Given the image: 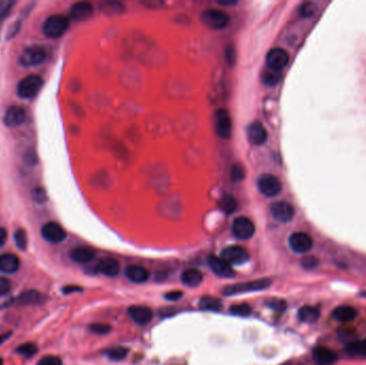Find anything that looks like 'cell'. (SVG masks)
Masks as SVG:
<instances>
[{"instance_id":"obj_1","label":"cell","mask_w":366,"mask_h":365,"mask_svg":"<svg viewBox=\"0 0 366 365\" xmlns=\"http://www.w3.org/2000/svg\"><path fill=\"white\" fill-rule=\"evenodd\" d=\"M70 26L68 17L64 15H52L45 19L42 30L45 37L51 39H57L62 37Z\"/></svg>"},{"instance_id":"obj_2","label":"cell","mask_w":366,"mask_h":365,"mask_svg":"<svg viewBox=\"0 0 366 365\" xmlns=\"http://www.w3.org/2000/svg\"><path fill=\"white\" fill-rule=\"evenodd\" d=\"M271 284H272V282L269 279H261V280H256V281H251V282L238 283L235 285L226 286L223 289V294L232 296V295H237V294H241V293H245V292H254V291L265 290L270 287Z\"/></svg>"},{"instance_id":"obj_3","label":"cell","mask_w":366,"mask_h":365,"mask_svg":"<svg viewBox=\"0 0 366 365\" xmlns=\"http://www.w3.org/2000/svg\"><path fill=\"white\" fill-rule=\"evenodd\" d=\"M200 19L203 24L213 30H222L230 24L231 18L223 10L209 9L201 13Z\"/></svg>"},{"instance_id":"obj_4","label":"cell","mask_w":366,"mask_h":365,"mask_svg":"<svg viewBox=\"0 0 366 365\" xmlns=\"http://www.w3.org/2000/svg\"><path fill=\"white\" fill-rule=\"evenodd\" d=\"M43 86V79L39 75H29L22 78L17 85V95L21 99H32L36 97Z\"/></svg>"},{"instance_id":"obj_5","label":"cell","mask_w":366,"mask_h":365,"mask_svg":"<svg viewBox=\"0 0 366 365\" xmlns=\"http://www.w3.org/2000/svg\"><path fill=\"white\" fill-rule=\"evenodd\" d=\"M45 59H47V52L44 48L39 47V45H32L22 51L19 57V63L26 67L37 66L43 63Z\"/></svg>"},{"instance_id":"obj_6","label":"cell","mask_w":366,"mask_h":365,"mask_svg":"<svg viewBox=\"0 0 366 365\" xmlns=\"http://www.w3.org/2000/svg\"><path fill=\"white\" fill-rule=\"evenodd\" d=\"M259 192L266 197H276L282 191V184L280 179L271 174L261 175L257 180Z\"/></svg>"},{"instance_id":"obj_7","label":"cell","mask_w":366,"mask_h":365,"mask_svg":"<svg viewBox=\"0 0 366 365\" xmlns=\"http://www.w3.org/2000/svg\"><path fill=\"white\" fill-rule=\"evenodd\" d=\"M232 231L239 240H248L255 234V225L246 216H238L233 222Z\"/></svg>"},{"instance_id":"obj_8","label":"cell","mask_w":366,"mask_h":365,"mask_svg":"<svg viewBox=\"0 0 366 365\" xmlns=\"http://www.w3.org/2000/svg\"><path fill=\"white\" fill-rule=\"evenodd\" d=\"M288 61L289 54L282 48L272 49L266 56V64L270 70L282 72L284 67L288 64Z\"/></svg>"},{"instance_id":"obj_9","label":"cell","mask_w":366,"mask_h":365,"mask_svg":"<svg viewBox=\"0 0 366 365\" xmlns=\"http://www.w3.org/2000/svg\"><path fill=\"white\" fill-rule=\"evenodd\" d=\"M215 129L222 140H230L233 134V122L230 112L221 108L215 112Z\"/></svg>"},{"instance_id":"obj_10","label":"cell","mask_w":366,"mask_h":365,"mask_svg":"<svg viewBox=\"0 0 366 365\" xmlns=\"http://www.w3.org/2000/svg\"><path fill=\"white\" fill-rule=\"evenodd\" d=\"M221 257L230 265H243L248 260L249 255L244 247L232 245L222 250Z\"/></svg>"},{"instance_id":"obj_11","label":"cell","mask_w":366,"mask_h":365,"mask_svg":"<svg viewBox=\"0 0 366 365\" xmlns=\"http://www.w3.org/2000/svg\"><path fill=\"white\" fill-rule=\"evenodd\" d=\"M289 246L294 253L304 254L310 252L313 247V239L310 235L299 232L293 233L289 237Z\"/></svg>"},{"instance_id":"obj_12","label":"cell","mask_w":366,"mask_h":365,"mask_svg":"<svg viewBox=\"0 0 366 365\" xmlns=\"http://www.w3.org/2000/svg\"><path fill=\"white\" fill-rule=\"evenodd\" d=\"M270 213L274 220L281 223H288L294 216V208L289 202L277 201L271 204Z\"/></svg>"},{"instance_id":"obj_13","label":"cell","mask_w":366,"mask_h":365,"mask_svg":"<svg viewBox=\"0 0 366 365\" xmlns=\"http://www.w3.org/2000/svg\"><path fill=\"white\" fill-rule=\"evenodd\" d=\"M41 235L48 242L55 243V244L63 242L66 238L65 231L58 223H55V222H50L45 224L41 230Z\"/></svg>"},{"instance_id":"obj_14","label":"cell","mask_w":366,"mask_h":365,"mask_svg":"<svg viewBox=\"0 0 366 365\" xmlns=\"http://www.w3.org/2000/svg\"><path fill=\"white\" fill-rule=\"evenodd\" d=\"M208 265L211 268V270L215 273L216 276L221 278L230 279L234 278L236 276V272L234 271L232 265L228 264L222 257H217L214 255H211L208 257Z\"/></svg>"},{"instance_id":"obj_15","label":"cell","mask_w":366,"mask_h":365,"mask_svg":"<svg viewBox=\"0 0 366 365\" xmlns=\"http://www.w3.org/2000/svg\"><path fill=\"white\" fill-rule=\"evenodd\" d=\"M248 141L256 146L264 145L268 140V133L264 124L259 121L251 122L246 130Z\"/></svg>"},{"instance_id":"obj_16","label":"cell","mask_w":366,"mask_h":365,"mask_svg":"<svg viewBox=\"0 0 366 365\" xmlns=\"http://www.w3.org/2000/svg\"><path fill=\"white\" fill-rule=\"evenodd\" d=\"M26 111L21 106L13 105L10 106L5 113L4 122L9 128H16L25 122Z\"/></svg>"},{"instance_id":"obj_17","label":"cell","mask_w":366,"mask_h":365,"mask_svg":"<svg viewBox=\"0 0 366 365\" xmlns=\"http://www.w3.org/2000/svg\"><path fill=\"white\" fill-rule=\"evenodd\" d=\"M128 314L133 321L139 325L149 324L153 318V312L151 311V309H149V307L147 306H140V305L131 306L128 310Z\"/></svg>"},{"instance_id":"obj_18","label":"cell","mask_w":366,"mask_h":365,"mask_svg":"<svg viewBox=\"0 0 366 365\" xmlns=\"http://www.w3.org/2000/svg\"><path fill=\"white\" fill-rule=\"evenodd\" d=\"M312 357L317 365H332L337 361V355L327 347H316L313 350Z\"/></svg>"},{"instance_id":"obj_19","label":"cell","mask_w":366,"mask_h":365,"mask_svg":"<svg viewBox=\"0 0 366 365\" xmlns=\"http://www.w3.org/2000/svg\"><path fill=\"white\" fill-rule=\"evenodd\" d=\"M94 14V7L89 3H76L68 11V17L74 20H86Z\"/></svg>"},{"instance_id":"obj_20","label":"cell","mask_w":366,"mask_h":365,"mask_svg":"<svg viewBox=\"0 0 366 365\" xmlns=\"http://www.w3.org/2000/svg\"><path fill=\"white\" fill-rule=\"evenodd\" d=\"M96 256V250L90 246H77L70 252V258L78 264H87Z\"/></svg>"},{"instance_id":"obj_21","label":"cell","mask_w":366,"mask_h":365,"mask_svg":"<svg viewBox=\"0 0 366 365\" xmlns=\"http://www.w3.org/2000/svg\"><path fill=\"white\" fill-rule=\"evenodd\" d=\"M20 261L19 258L12 253H5L0 255V272L14 273L19 269Z\"/></svg>"},{"instance_id":"obj_22","label":"cell","mask_w":366,"mask_h":365,"mask_svg":"<svg viewBox=\"0 0 366 365\" xmlns=\"http://www.w3.org/2000/svg\"><path fill=\"white\" fill-rule=\"evenodd\" d=\"M97 271L102 273L103 276L113 278L119 275L120 265L116 259L104 258L97 265Z\"/></svg>"},{"instance_id":"obj_23","label":"cell","mask_w":366,"mask_h":365,"mask_svg":"<svg viewBox=\"0 0 366 365\" xmlns=\"http://www.w3.org/2000/svg\"><path fill=\"white\" fill-rule=\"evenodd\" d=\"M358 311L349 305H340L332 312V317L338 323H349L356 319Z\"/></svg>"},{"instance_id":"obj_24","label":"cell","mask_w":366,"mask_h":365,"mask_svg":"<svg viewBox=\"0 0 366 365\" xmlns=\"http://www.w3.org/2000/svg\"><path fill=\"white\" fill-rule=\"evenodd\" d=\"M125 276L130 281L141 284L147 282L149 279V272L141 266H129L125 269Z\"/></svg>"},{"instance_id":"obj_25","label":"cell","mask_w":366,"mask_h":365,"mask_svg":"<svg viewBox=\"0 0 366 365\" xmlns=\"http://www.w3.org/2000/svg\"><path fill=\"white\" fill-rule=\"evenodd\" d=\"M181 282L188 287L195 288L202 282V273L197 269H188L181 275Z\"/></svg>"},{"instance_id":"obj_26","label":"cell","mask_w":366,"mask_h":365,"mask_svg":"<svg viewBox=\"0 0 366 365\" xmlns=\"http://www.w3.org/2000/svg\"><path fill=\"white\" fill-rule=\"evenodd\" d=\"M319 317H320V312L314 306L305 305V306H302L301 309L298 311V318L301 323L314 324L318 321Z\"/></svg>"},{"instance_id":"obj_27","label":"cell","mask_w":366,"mask_h":365,"mask_svg":"<svg viewBox=\"0 0 366 365\" xmlns=\"http://www.w3.org/2000/svg\"><path fill=\"white\" fill-rule=\"evenodd\" d=\"M345 352L350 357H366V344L364 340H356L345 347Z\"/></svg>"},{"instance_id":"obj_28","label":"cell","mask_w":366,"mask_h":365,"mask_svg":"<svg viewBox=\"0 0 366 365\" xmlns=\"http://www.w3.org/2000/svg\"><path fill=\"white\" fill-rule=\"evenodd\" d=\"M17 302L19 304H41L43 302V294L36 290H28L20 293Z\"/></svg>"},{"instance_id":"obj_29","label":"cell","mask_w":366,"mask_h":365,"mask_svg":"<svg viewBox=\"0 0 366 365\" xmlns=\"http://www.w3.org/2000/svg\"><path fill=\"white\" fill-rule=\"evenodd\" d=\"M219 207L226 214H232L238 209V201L231 194H225L219 201Z\"/></svg>"},{"instance_id":"obj_30","label":"cell","mask_w":366,"mask_h":365,"mask_svg":"<svg viewBox=\"0 0 366 365\" xmlns=\"http://www.w3.org/2000/svg\"><path fill=\"white\" fill-rule=\"evenodd\" d=\"M282 79V72L267 69L261 73V82L268 87H274L280 83Z\"/></svg>"},{"instance_id":"obj_31","label":"cell","mask_w":366,"mask_h":365,"mask_svg":"<svg viewBox=\"0 0 366 365\" xmlns=\"http://www.w3.org/2000/svg\"><path fill=\"white\" fill-rule=\"evenodd\" d=\"M221 300L213 298V296H203L199 301V307L203 311L219 312L222 310Z\"/></svg>"},{"instance_id":"obj_32","label":"cell","mask_w":366,"mask_h":365,"mask_svg":"<svg viewBox=\"0 0 366 365\" xmlns=\"http://www.w3.org/2000/svg\"><path fill=\"white\" fill-rule=\"evenodd\" d=\"M129 352V349L125 348V347H121V346H118V347H113V348H110L106 351V355L109 359L113 360V361H120V360H123L125 357H127Z\"/></svg>"},{"instance_id":"obj_33","label":"cell","mask_w":366,"mask_h":365,"mask_svg":"<svg viewBox=\"0 0 366 365\" xmlns=\"http://www.w3.org/2000/svg\"><path fill=\"white\" fill-rule=\"evenodd\" d=\"M317 11V6L314 3H304L299 7L298 12L303 18H311L315 15Z\"/></svg>"},{"instance_id":"obj_34","label":"cell","mask_w":366,"mask_h":365,"mask_svg":"<svg viewBox=\"0 0 366 365\" xmlns=\"http://www.w3.org/2000/svg\"><path fill=\"white\" fill-rule=\"evenodd\" d=\"M16 351L21 356H24L26 358H31L38 352V347L33 343H25V344H21Z\"/></svg>"},{"instance_id":"obj_35","label":"cell","mask_w":366,"mask_h":365,"mask_svg":"<svg viewBox=\"0 0 366 365\" xmlns=\"http://www.w3.org/2000/svg\"><path fill=\"white\" fill-rule=\"evenodd\" d=\"M100 10L107 14H118L122 12L124 8L120 3H105L101 6Z\"/></svg>"},{"instance_id":"obj_36","label":"cell","mask_w":366,"mask_h":365,"mask_svg":"<svg viewBox=\"0 0 366 365\" xmlns=\"http://www.w3.org/2000/svg\"><path fill=\"white\" fill-rule=\"evenodd\" d=\"M230 312L235 315V316H240V317H246L249 316L251 313V309L250 306L243 303V304H237V305H233L231 307Z\"/></svg>"},{"instance_id":"obj_37","label":"cell","mask_w":366,"mask_h":365,"mask_svg":"<svg viewBox=\"0 0 366 365\" xmlns=\"http://www.w3.org/2000/svg\"><path fill=\"white\" fill-rule=\"evenodd\" d=\"M14 241H15V244L16 246L24 250L26 249L27 247V235H26V232L24 230H17L14 234Z\"/></svg>"},{"instance_id":"obj_38","label":"cell","mask_w":366,"mask_h":365,"mask_svg":"<svg viewBox=\"0 0 366 365\" xmlns=\"http://www.w3.org/2000/svg\"><path fill=\"white\" fill-rule=\"evenodd\" d=\"M231 177L232 180L234 182H239L242 181L245 177V170L244 167L241 164H235L232 167V172H231Z\"/></svg>"},{"instance_id":"obj_39","label":"cell","mask_w":366,"mask_h":365,"mask_svg":"<svg viewBox=\"0 0 366 365\" xmlns=\"http://www.w3.org/2000/svg\"><path fill=\"white\" fill-rule=\"evenodd\" d=\"M338 337L340 338V340H342L344 343H346V345L352 343V341L358 340V339H356L357 335H356V333H354V331L348 330V329L340 330L339 333H338Z\"/></svg>"},{"instance_id":"obj_40","label":"cell","mask_w":366,"mask_h":365,"mask_svg":"<svg viewBox=\"0 0 366 365\" xmlns=\"http://www.w3.org/2000/svg\"><path fill=\"white\" fill-rule=\"evenodd\" d=\"M32 198L36 200L37 202H40V203H43L47 201L48 199V196H47V192H45V190L43 188H36L32 190Z\"/></svg>"},{"instance_id":"obj_41","label":"cell","mask_w":366,"mask_h":365,"mask_svg":"<svg viewBox=\"0 0 366 365\" xmlns=\"http://www.w3.org/2000/svg\"><path fill=\"white\" fill-rule=\"evenodd\" d=\"M110 327L105 324H94L90 326V330L97 334H106L110 331Z\"/></svg>"},{"instance_id":"obj_42","label":"cell","mask_w":366,"mask_h":365,"mask_svg":"<svg viewBox=\"0 0 366 365\" xmlns=\"http://www.w3.org/2000/svg\"><path fill=\"white\" fill-rule=\"evenodd\" d=\"M318 265V260L313 257V256H308V257H305L303 260H302V267L305 269V270H312L314 268H316V266Z\"/></svg>"},{"instance_id":"obj_43","label":"cell","mask_w":366,"mask_h":365,"mask_svg":"<svg viewBox=\"0 0 366 365\" xmlns=\"http://www.w3.org/2000/svg\"><path fill=\"white\" fill-rule=\"evenodd\" d=\"M269 306L271 307V309H273L274 311L282 313L286 309V302L283 301V300H280V299H274L269 303Z\"/></svg>"},{"instance_id":"obj_44","label":"cell","mask_w":366,"mask_h":365,"mask_svg":"<svg viewBox=\"0 0 366 365\" xmlns=\"http://www.w3.org/2000/svg\"><path fill=\"white\" fill-rule=\"evenodd\" d=\"M38 365H61V360L57 357L47 356L40 360Z\"/></svg>"},{"instance_id":"obj_45","label":"cell","mask_w":366,"mask_h":365,"mask_svg":"<svg viewBox=\"0 0 366 365\" xmlns=\"http://www.w3.org/2000/svg\"><path fill=\"white\" fill-rule=\"evenodd\" d=\"M11 290V282L8 279L0 278V295L7 294Z\"/></svg>"},{"instance_id":"obj_46","label":"cell","mask_w":366,"mask_h":365,"mask_svg":"<svg viewBox=\"0 0 366 365\" xmlns=\"http://www.w3.org/2000/svg\"><path fill=\"white\" fill-rule=\"evenodd\" d=\"M226 59L231 65H233L236 61V53H235V49L232 47V45L226 49Z\"/></svg>"},{"instance_id":"obj_47","label":"cell","mask_w":366,"mask_h":365,"mask_svg":"<svg viewBox=\"0 0 366 365\" xmlns=\"http://www.w3.org/2000/svg\"><path fill=\"white\" fill-rule=\"evenodd\" d=\"M182 295H183V293L181 291H178V290L170 291V292H167L165 294V299H167L169 301H176V300L180 299Z\"/></svg>"},{"instance_id":"obj_48","label":"cell","mask_w":366,"mask_h":365,"mask_svg":"<svg viewBox=\"0 0 366 365\" xmlns=\"http://www.w3.org/2000/svg\"><path fill=\"white\" fill-rule=\"evenodd\" d=\"M83 289L79 287V286H65L63 289H62V292L67 294V293H71V292H76V291H82Z\"/></svg>"},{"instance_id":"obj_49","label":"cell","mask_w":366,"mask_h":365,"mask_svg":"<svg viewBox=\"0 0 366 365\" xmlns=\"http://www.w3.org/2000/svg\"><path fill=\"white\" fill-rule=\"evenodd\" d=\"M7 238H8L7 231L5 230V228L0 227V246H3L6 243Z\"/></svg>"},{"instance_id":"obj_50","label":"cell","mask_w":366,"mask_h":365,"mask_svg":"<svg viewBox=\"0 0 366 365\" xmlns=\"http://www.w3.org/2000/svg\"><path fill=\"white\" fill-rule=\"evenodd\" d=\"M217 4L223 6V7H227V6H234V5H236L237 2H233V0H232V2H228V0H226V2H222V0H219V2H217Z\"/></svg>"},{"instance_id":"obj_51","label":"cell","mask_w":366,"mask_h":365,"mask_svg":"<svg viewBox=\"0 0 366 365\" xmlns=\"http://www.w3.org/2000/svg\"><path fill=\"white\" fill-rule=\"evenodd\" d=\"M11 334H12V333L9 332V333H5V334L0 335V345L4 344L7 339H9V337L11 336Z\"/></svg>"},{"instance_id":"obj_52","label":"cell","mask_w":366,"mask_h":365,"mask_svg":"<svg viewBox=\"0 0 366 365\" xmlns=\"http://www.w3.org/2000/svg\"><path fill=\"white\" fill-rule=\"evenodd\" d=\"M360 295H361V296H365V298H366V291L361 292V293H360Z\"/></svg>"},{"instance_id":"obj_53","label":"cell","mask_w":366,"mask_h":365,"mask_svg":"<svg viewBox=\"0 0 366 365\" xmlns=\"http://www.w3.org/2000/svg\"><path fill=\"white\" fill-rule=\"evenodd\" d=\"M3 363H4V360L0 359V365H3Z\"/></svg>"},{"instance_id":"obj_54","label":"cell","mask_w":366,"mask_h":365,"mask_svg":"<svg viewBox=\"0 0 366 365\" xmlns=\"http://www.w3.org/2000/svg\"><path fill=\"white\" fill-rule=\"evenodd\" d=\"M364 341H365V344H366V339H364Z\"/></svg>"}]
</instances>
